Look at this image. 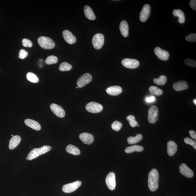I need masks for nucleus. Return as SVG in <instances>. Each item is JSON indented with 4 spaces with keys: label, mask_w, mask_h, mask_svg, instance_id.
Wrapping results in <instances>:
<instances>
[{
    "label": "nucleus",
    "mask_w": 196,
    "mask_h": 196,
    "mask_svg": "<svg viewBox=\"0 0 196 196\" xmlns=\"http://www.w3.org/2000/svg\"><path fill=\"white\" fill-rule=\"evenodd\" d=\"M159 175L157 169H153L149 174L148 185L152 191H155L158 188Z\"/></svg>",
    "instance_id": "1"
},
{
    "label": "nucleus",
    "mask_w": 196,
    "mask_h": 196,
    "mask_svg": "<svg viewBox=\"0 0 196 196\" xmlns=\"http://www.w3.org/2000/svg\"><path fill=\"white\" fill-rule=\"evenodd\" d=\"M52 148L51 146L48 145H45L39 148L34 149L31 151L26 159L27 160H32L40 155H44L50 151Z\"/></svg>",
    "instance_id": "2"
},
{
    "label": "nucleus",
    "mask_w": 196,
    "mask_h": 196,
    "mask_svg": "<svg viewBox=\"0 0 196 196\" xmlns=\"http://www.w3.org/2000/svg\"><path fill=\"white\" fill-rule=\"evenodd\" d=\"M38 44L41 48L47 50L53 49L55 45L53 40L47 37H40L38 38Z\"/></svg>",
    "instance_id": "3"
},
{
    "label": "nucleus",
    "mask_w": 196,
    "mask_h": 196,
    "mask_svg": "<svg viewBox=\"0 0 196 196\" xmlns=\"http://www.w3.org/2000/svg\"><path fill=\"white\" fill-rule=\"evenodd\" d=\"M159 118V111L156 106H152L148 110V120L150 124L155 123Z\"/></svg>",
    "instance_id": "4"
},
{
    "label": "nucleus",
    "mask_w": 196,
    "mask_h": 196,
    "mask_svg": "<svg viewBox=\"0 0 196 196\" xmlns=\"http://www.w3.org/2000/svg\"><path fill=\"white\" fill-rule=\"evenodd\" d=\"M104 43V35L98 33L94 35L92 39V43L94 48L96 50H99L102 48Z\"/></svg>",
    "instance_id": "5"
},
{
    "label": "nucleus",
    "mask_w": 196,
    "mask_h": 196,
    "mask_svg": "<svg viewBox=\"0 0 196 196\" xmlns=\"http://www.w3.org/2000/svg\"><path fill=\"white\" fill-rule=\"evenodd\" d=\"M81 185V182L79 181H75L73 183L67 184L63 185V191L66 193H69L75 191Z\"/></svg>",
    "instance_id": "6"
},
{
    "label": "nucleus",
    "mask_w": 196,
    "mask_h": 196,
    "mask_svg": "<svg viewBox=\"0 0 196 196\" xmlns=\"http://www.w3.org/2000/svg\"><path fill=\"white\" fill-rule=\"evenodd\" d=\"M85 108L87 111L92 113H100L103 109L102 105L94 102L89 103L86 105Z\"/></svg>",
    "instance_id": "7"
},
{
    "label": "nucleus",
    "mask_w": 196,
    "mask_h": 196,
    "mask_svg": "<svg viewBox=\"0 0 196 196\" xmlns=\"http://www.w3.org/2000/svg\"><path fill=\"white\" fill-rule=\"evenodd\" d=\"M122 64L125 67L129 69H135L139 67V61L134 59L125 58L122 61Z\"/></svg>",
    "instance_id": "8"
},
{
    "label": "nucleus",
    "mask_w": 196,
    "mask_h": 196,
    "mask_svg": "<svg viewBox=\"0 0 196 196\" xmlns=\"http://www.w3.org/2000/svg\"><path fill=\"white\" fill-rule=\"evenodd\" d=\"M106 184L109 189L113 190L116 186L115 176L114 173L111 172L106 176Z\"/></svg>",
    "instance_id": "9"
},
{
    "label": "nucleus",
    "mask_w": 196,
    "mask_h": 196,
    "mask_svg": "<svg viewBox=\"0 0 196 196\" xmlns=\"http://www.w3.org/2000/svg\"><path fill=\"white\" fill-rule=\"evenodd\" d=\"M92 76L88 73H85L80 78L77 84L78 87H82L90 83L92 80Z\"/></svg>",
    "instance_id": "10"
},
{
    "label": "nucleus",
    "mask_w": 196,
    "mask_h": 196,
    "mask_svg": "<svg viewBox=\"0 0 196 196\" xmlns=\"http://www.w3.org/2000/svg\"><path fill=\"white\" fill-rule=\"evenodd\" d=\"M150 12L151 8L150 5L148 4L145 5L140 14L139 19L141 22H144L146 21L149 17Z\"/></svg>",
    "instance_id": "11"
},
{
    "label": "nucleus",
    "mask_w": 196,
    "mask_h": 196,
    "mask_svg": "<svg viewBox=\"0 0 196 196\" xmlns=\"http://www.w3.org/2000/svg\"><path fill=\"white\" fill-rule=\"evenodd\" d=\"M154 51L156 55L160 60L166 61L169 59V54L166 51L162 50L160 47H156L155 48Z\"/></svg>",
    "instance_id": "12"
},
{
    "label": "nucleus",
    "mask_w": 196,
    "mask_h": 196,
    "mask_svg": "<svg viewBox=\"0 0 196 196\" xmlns=\"http://www.w3.org/2000/svg\"><path fill=\"white\" fill-rule=\"evenodd\" d=\"M51 109L57 116L63 118L65 115L66 113L63 109L60 106L55 104H52L50 106Z\"/></svg>",
    "instance_id": "13"
},
{
    "label": "nucleus",
    "mask_w": 196,
    "mask_h": 196,
    "mask_svg": "<svg viewBox=\"0 0 196 196\" xmlns=\"http://www.w3.org/2000/svg\"><path fill=\"white\" fill-rule=\"evenodd\" d=\"M179 171L182 175L187 178H192L194 176L193 171L185 164H182L180 166Z\"/></svg>",
    "instance_id": "14"
},
{
    "label": "nucleus",
    "mask_w": 196,
    "mask_h": 196,
    "mask_svg": "<svg viewBox=\"0 0 196 196\" xmlns=\"http://www.w3.org/2000/svg\"><path fill=\"white\" fill-rule=\"evenodd\" d=\"M63 36L65 41L70 44L76 43V38L72 33L68 30H65L63 32Z\"/></svg>",
    "instance_id": "15"
},
{
    "label": "nucleus",
    "mask_w": 196,
    "mask_h": 196,
    "mask_svg": "<svg viewBox=\"0 0 196 196\" xmlns=\"http://www.w3.org/2000/svg\"><path fill=\"white\" fill-rule=\"evenodd\" d=\"M79 138L84 143L87 145L92 144L94 139L93 136L87 133H82L80 135Z\"/></svg>",
    "instance_id": "16"
},
{
    "label": "nucleus",
    "mask_w": 196,
    "mask_h": 196,
    "mask_svg": "<svg viewBox=\"0 0 196 196\" xmlns=\"http://www.w3.org/2000/svg\"><path fill=\"white\" fill-rule=\"evenodd\" d=\"M122 90L119 86H113L108 87L106 90L107 93L111 96H117L121 93Z\"/></svg>",
    "instance_id": "17"
},
{
    "label": "nucleus",
    "mask_w": 196,
    "mask_h": 196,
    "mask_svg": "<svg viewBox=\"0 0 196 196\" xmlns=\"http://www.w3.org/2000/svg\"><path fill=\"white\" fill-rule=\"evenodd\" d=\"M167 152L170 156H172L176 153L178 149L177 145L174 141H170L167 143Z\"/></svg>",
    "instance_id": "18"
},
{
    "label": "nucleus",
    "mask_w": 196,
    "mask_h": 196,
    "mask_svg": "<svg viewBox=\"0 0 196 196\" xmlns=\"http://www.w3.org/2000/svg\"><path fill=\"white\" fill-rule=\"evenodd\" d=\"M188 83L183 80L176 82L173 85V89L177 91L186 90L188 88Z\"/></svg>",
    "instance_id": "19"
},
{
    "label": "nucleus",
    "mask_w": 196,
    "mask_h": 196,
    "mask_svg": "<svg viewBox=\"0 0 196 196\" xmlns=\"http://www.w3.org/2000/svg\"><path fill=\"white\" fill-rule=\"evenodd\" d=\"M24 123L26 125L35 130H39L41 129V125L35 121L30 119H27L24 121Z\"/></svg>",
    "instance_id": "20"
},
{
    "label": "nucleus",
    "mask_w": 196,
    "mask_h": 196,
    "mask_svg": "<svg viewBox=\"0 0 196 196\" xmlns=\"http://www.w3.org/2000/svg\"><path fill=\"white\" fill-rule=\"evenodd\" d=\"M120 29L122 35L124 37H127L129 35V26L125 20H122L120 23Z\"/></svg>",
    "instance_id": "21"
},
{
    "label": "nucleus",
    "mask_w": 196,
    "mask_h": 196,
    "mask_svg": "<svg viewBox=\"0 0 196 196\" xmlns=\"http://www.w3.org/2000/svg\"><path fill=\"white\" fill-rule=\"evenodd\" d=\"M21 137L19 136H13L10 139L9 144V148L10 150H13L16 148L17 145L19 144L21 141Z\"/></svg>",
    "instance_id": "22"
},
{
    "label": "nucleus",
    "mask_w": 196,
    "mask_h": 196,
    "mask_svg": "<svg viewBox=\"0 0 196 196\" xmlns=\"http://www.w3.org/2000/svg\"><path fill=\"white\" fill-rule=\"evenodd\" d=\"M84 12L85 17L89 20H94L96 19V16L90 6L86 5L84 8Z\"/></svg>",
    "instance_id": "23"
},
{
    "label": "nucleus",
    "mask_w": 196,
    "mask_h": 196,
    "mask_svg": "<svg viewBox=\"0 0 196 196\" xmlns=\"http://www.w3.org/2000/svg\"><path fill=\"white\" fill-rule=\"evenodd\" d=\"M173 14L176 17H178V21L179 23H184L185 21V17L184 13L180 10H174L173 11Z\"/></svg>",
    "instance_id": "24"
},
{
    "label": "nucleus",
    "mask_w": 196,
    "mask_h": 196,
    "mask_svg": "<svg viewBox=\"0 0 196 196\" xmlns=\"http://www.w3.org/2000/svg\"><path fill=\"white\" fill-rule=\"evenodd\" d=\"M143 150L142 146L139 145H134L133 146L127 147L126 148L125 152L127 153H131L134 152H141Z\"/></svg>",
    "instance_id": "25"
},
{
    "label": "nucleus",
    "mask_w": 196,
    "mask_h": 196,
    "mask_svg": "<svg viewBox=\"0 0 196 196\" xmlns=\"http://www.w3.org/2000/svg\"><path fill=\"white\" fill-rule=\"evenodd\" d=\"M66 150L68 153L74 155H79L80 154V150L77 147L72 145H68L66 147Z\"/></svg>",
    "instance_id": "26"
},
{
    "label": "nucleus",
    "mask_w": 196,
    "mask_h": 196,
    "mask_svg": "<svg viewBox=\"0 0 196 196\" xmlns=\"http://www.w3.org/2000/svg\"><path fill=\"white\" fill-rule=\"evenodd\" d=\"M143 136L141 134H139L136 136H130L127 138V141L129 144L132 145L137 143L142 139Z\"/></svg>",
    "instance_id": "27"
},
{
    "label": "nucleus",
    "mask_w": 196,
    "mask_h": 196,
    "mask_svg": "<svg viewBox=\"0 0 196 196\" xmlns=\"http://www.w3.org/2000/svg\"><path fill=\"white\" fill-rule=\"evenodd\" d=\"M149 91L150 93L157 96L161 95L163 93V91L161 89L155 86H151L149 88Z\"/></svg>",
    "instance_id": "28"
},
{
    "label": "nucleus",
    "mask_w": 196,
    "mask_h": 196,
    "mask_svg": "<svg viewBox=\"0 0 196 196\" xmlns=\"http://www.w3.org/2000/svg\"><path fill=\"white\" fill-rule=\"evenodd\" d=\"M167 80V77L164 75H162L159 78L154 79L153 82L157 85H163L165 84Z\"/></svg>",
    "instance_id": "29"
},
{
    "label": "nucleus",
    "mask_w": 196,
    "mask_h": 196,
    "mask_svg": "<svg viewBox=\"0 0 196 196\" xmlns=\"http://www.w3.org/2000/svg\"><path fill=\"white\" fill-rule=\"evenodd\" d=\"M27 79L33 83H37L39 81V79L37 76L32 72H28L27 75Z\"/></svg>",
    "instance_id": "30"
},
{
    "label": "nucleus",
    "mask_w": 196,
    "mask_h": 196,
    "mask_svg": "<svg viewBox=\"0 0 196 196\" xmlns=\"http://www.w3.org/2000/svg\"><path fill=\"white\" fill-rule=\"evenodd\" d=\"M72 66L71 65L68 63L64 62L60 64L59 69L61 71H69L71 70Z\"/></svg>",
    "instance_id": "31"
},
{
    "label": "nucleus",
    "mask_w": 196,
    "mask_h": 196,
    "mask_svg": "<svg viewBox=\"0 0 196 196\" xmlns=\"http://www.w3.org/2000/svg\"><path fill=\"white\" fill-rule=\"evenodd\" d=\"M57 62V57L54 55L49 56L45 61V63L48 65L56 64Z\"/></svg>",
    "instance_id": "32"
},
{
    "label": "nucleus",
    "mask_w": 196,
    "mask_h": 196,
    "mask_svg": "<svg viewBox=\"0 0 196 196\" xmlns=\"http://www.w3.org/2000/svg\"><path fill=\"white\" fill-rule=\"evenodd\" d=\"M127 120L129 122L131 127H136L138 124V122L136 120L135 117L134 115H129L127 117Z\"/></svg>",
    "instance_id": "33"
},
{
    "label": "nucleus",
    "mask_w": 196,
    "mask_h": 196,
    "mask_svg": "<svg viewBox=\"0 0 196 196\" xmlns=\"http://www.w3.org/2000/svg\"><path fill=\"white\" fill-rule=\"evenodd\" d=\"M122 126V124L121 122H119L118 121H115L113 122L111 125L112 129L116 131L120 130Z\"/></svg>",
    "instance_id": "34"
},
{
    "label": "nucleus",
    "mask_w": 196,
    "mask_h": 196,
    "mask_svg": "<svg viewBox=\"0 0 196 196\" xmlns=\"http://www.w3.org/2000/svg\"><path fill=\"white\" fill-rule=\"evenodd\" d=\"M184 63L186 66L191 67H196V61L193 59H185Z\"/></svg>",
    "instance_id": "35"
},
{
    "label": "nucleus",
    "mask_w": 196,
    "mask_h": 196,
    "mask_svg": "<svg viewBox=\"0 0 196 196\" xmlns=\"http://www.w3.org/2000/svg\"><path fill=\"white\" fill-rule=\"evenodd\" d=\"M184 141L185 143L191 145L193 147L194 149H196V142L195 141L193 140L189 137L185 138L184 139Z\"/></svg>",
    "instance_id": "36"
},
{
    "label": "nucleus",
    "mask_w": 196,
    "mask_h": 196,
    "mask_svg": "<svg viewBox=\"0 0 196 196\" xmlns=\"http://www.w3.org/2000/svg\"><path fill=\"white\" fill-rule=\"evenodd\" d=\"M185 40L190 42H195L196 41V34H191L185 37Z\"/></svg>",
    "instance_id": "37"
},
{
    "label": "nucleus",
    "mask_w": 196,
    "mask_h": 196,
    "mask_svg": "<svg viewBox=\"0 0 196 196\" xmlns=\"http://www.w3.org/2000/svg\"><path fill=\"white\" fill-rule=\"evenodd\" d=\"M22 43L24 47L31 48L32 46V42L30 40L27 39V38H24L23 39Z\"/></svg>",
    "instance_id": "38"
},
{
    "label": "nucleus",
    "mask_w": 196,
    "mask_h": 196,
    "mask_svg": "<svg viewBox=\"0 0 196 196\" xmlns=\"http://www.w3.org/2000/svg\"><path fill=\"white\" fill-rule=\"evenodd\" d=\"M28 52L24 49H22L19 52V57L21 59H24L27 57Z\"/></svg>",
    "instance_id": "39"
},
{
    "label": "nucleus",
    "mask_w": 196,
    "mask_h": 196,
    "mask_svg": "<svg viewBox=\"0 0 196 196\" xmlns=\"http://www.w3.org/2000/svg\"><path fill=\"white\" fill-rule=\"evenodd\" d=\"M190 6L192 9L196 10V0H191L189 2Z\"/></svg>",
    "instance_id": "40"
},
{
    "label": "nucleus",
    "mask_w": 196,
    "mask_h": 196,
    "mask_svg": "<svg viewBox=\"0 0 196 196\" xmlns=\"http://www.w3.org/2000/svg\"><path fill=\"white\" fill-rule=\"evenodd\" d=\"M145 100L148 103L153 102L155 100V97L153 96H150V97H147Z\"/></svg>",
    "instance_id": "41"
},
{
    "label": "nucleus",
    "mask_w": 196,
    "mask_h": 196,
    "mask_svg": "<svg viewBox=\"0 0 196 196\" xmlns=\"http://www.w3.org/2000/svg\"><path fill=\"white\" fill-rule=\"evenodd\" d=\"M189 134L191 137L192 139H195V140H196V133L195 131H194L193 130H190L189 132Z\"/></svg>",
    "instance_id": "42"
},
{
    "label": "nucleus",
    "mask_w": 196,
    "mask_h": 196,
    "mask_svg": "<svg viewBox=\"0 0 196 196\" xmlns=\"http://www.w3.org/2000/svg\"><path fill=\"white\" fill-rule=\"evenodd\" d=\"M194 104H195V105H196V99H194Z\"/></svg>",
    "instance_id": "43"
},
{
    "label": "nucleus",
    "mask_w": 196,
    "mask_h": 196,
    "mask_svg": "<svg viewBox=\"0 0 196 196\" xmlns=\"http://www.w3.org/2000/svg\"><path fill=\"white\" fill-rule=\"evenodd\" d=\"M136 126H138V127H139V124H138L137 125H136Z\"/></svg>",
    "instance_id": "44"
},
{
    "label": "nucleus",
    "mask_w": 196,
    "mask_h": 196,
    "mask_svg": "<svg viewBox=\"0 0 196 196\" xmlns=\"http://www.w3.org/2000/svg\"><path fill=\"white\" fill-rule=\"evenodd\" d=\"M76 87V88H78V87Z\"/></svg>",
    "instance_id": "45"
},
{
    "label": "nucleus",
    "mask_w": 196,
    "mask_h": 196,
    "mask_svg": "<svg viewBox=\"0 0 196 196\" xmlns=\"http://www.w3.org/2000/svg\"><path fill=\"white\" fill-rule=\"evenodd\" d=\"M11 136H13V135H11Z\"/></svg>",
    "instance_id": "46"
}]
</instances>
